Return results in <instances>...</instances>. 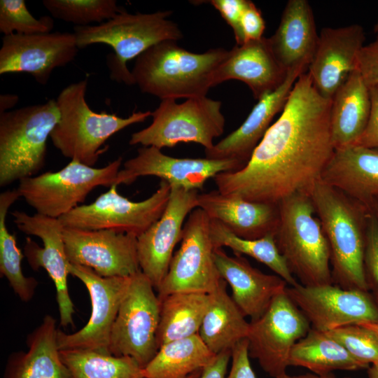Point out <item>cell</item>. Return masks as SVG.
<instances>
[{"mask_svg":"<svg viewBox=\"0 0 378 378\" xmlns=\"http://www.w3.org/2000/svg\"><path fill=\"white\" fill-rule=\"evenodd\" d=\"M364 269L368 290H373L378 307V220L370 211L367 219Z\"/></svg>","mask_w":378,"mask_h":378,"instance_id":"ab89813d","label":"cell"},{"mask_svg":"<svg viewBox=\"0 0 378 378\" xmlns=\"http://www.w3.org/2000/svg\"><path fill=\"white\" fill-rule=\"evenodd\" d=\"M275 58L267 38L248 41L229 50L213 77L214 87L234 79L246 83L253 97L259 99L276 89L287 74Z\"/></svg>","mask_w":378,"mask_h":378,"instance_id":"cb8c5ba5","label":"cell"},{"mask_svg":"<svg viewBox=\"0 0 378 378\" xmlns=\"http://www.w3.org/2000/svg\"><path fill=\"white\" fill-rule=\"evenodd\" d=\"M245 164L234 159L176 158L156 147L144 146L138 149L135 157L123 163L116 184H130L140 176H154L170 186L199 190L208 179L222 172L239 170Z\"/></svg>","mask_w":378,"mask_h":378,"instance_id":"ac0fdd59","label":"cell"},{"mask_svg":"<svg viewBox=\"0 0 378 378\" xmlns=\"http://www.w3.org/2000/svg\"><path fill=\"white\" fill-rule=\"evenodd\" d=\"M319 36L312 9L306 0H289L278 28L267 38L279 64L286 72H306L314 56Z\"/></svg>","mask_w":378,"mask_h":378,"instance_id":"d4e9b609","label":"cell"},{"mask_svg":"<svg viewBox=\"0 0 378 378\" xmlns=\"http://www.w3.org/2000/svg\"><path fill=\"white\" fill-rule=\"evenodd\" d=\"M214 258L221 278L231 288L232 300L251 321L261 317L273 299L286 291L287 283L283 279L262 272L241 255L230 256L218 248L214 249Z\"/></svg>","mask_w":378,"mask_h":378,"instance_id":"7402d4cb","label":"cell"},{"mask_svg":"<svg viewBox=\"0 0 378 378\" xmlns=\"http://www.w3.org/2000/svg\"><path fill=\"white\" fill-rule=\"evenodd\" d=\"M331 99L321 96L308 72L295 83L278 120L239 170L214 176L217 190L245 200L279 204L308 193L331 159Z\"/></svg>","mask_w":378,"mask_h":378,"instance_id":"6da1fadb","label":"cell"},{"mask_svg":"<svg viewBox=\"0 0 378 378\" xmlns=\"http://www.w3.org/2000/svg\"><path fill=\"white\" fill-rule=\"evenodd\" d=\"M321 180L369 209L378 198V148L350 145L335 149Z\"/></svg>","mask_w":378,"mask_h":378,"instance_id":"4316f807","label":"cell"},{"mask_svg":"<svg viewBox=\"0 0 378 378\" xmlns=\"http://www.w3.org/2000/svg\"><path fill=\"white\" fill-rule=\"evenodd\" d=\"M172 11L129 13L125 10L97 25L75 26L79 49L95 43L111 46L106 57L110 78L128 85L134 80L127 64L151 46L164 41H178L183 34L177 24L168 20Z\"/></svg>","mask_w":378,"mask_h":378,"instance_id":"5b68a950","label":"cell"},{"mask_svg":"<svg viewBox=\"0 0 378 378\" xmlns=\"http://www.w3.org/2000/svg\"><path fill=\"white\" fill-rule=\"evenodd\" d=\"M198 190L171 186L161 217L137 237V255L141 272L157 290L166 276L176 244L181 240L186 216L197 208Z\"/></svg>","mask_w":378,"mask_h":378,"instance_id":"ffe728a7","label":"cell"},{"mask_svg":"<svg viewBox=\"0 0 378 378\" xmlns=\"http://www.w3.org/2000/svg\"><path fill=\"white\" fill-rule=\"evenodd\" d=\"M197 208L235 235L257 239L276 234L279 223L278 204L251 202L220 193L218 190L198 194Z\"/></svg>","mask_w":378,"mask_h":378,"instance_id":"484cf974","label":"cell"},{"mask_svg":"<svg viewBox=\"0 0 378 378\" xmlns=\"http://www.w3.org/2000/svg\"><path fill=\"white\" fill-rule=\"evenodd\" d=\"M241 29L244 43L263 37L265 22L260 10L251 1L248 0L242 13Z\"/></svg>","mask_w":378,"mask_h":378,"instance_id":"7bdbcfd3","label":"cell"},{"mask_svg":"<svg viewBox=\"0 0 378 378\" xmlns=\"http://www.w3.org/2000/svg\"><path fill=\"white\" fill-rule=\"evenodd\" d=\"M88 79L71 83L56 99L58 122L50 138L66 158L93 167L104 150L102 146L113 134L135 123L145 121L152 112H133L127 118L106 112L97 113L85 100Z\"/></svg>","mask_w":378,"mask_h":378,"instance_id":"277c9868","label":"cell"},{"mask_svg":"<svg viewBox=\"0 0 378 378\" xmlns=\"http://www.w3.org/2000/svg\"><path fill=\"white\" fill-rule=\"evenodd\" d=\"M209 295V305L198 335L209 350L217 355L232 351L238 342L246 339L249 323L227 293L224 279Z\"/></svg>","mask_w":378,"mask_h":378,"instance_id":"f546056e","label":"cell"},{"mask_svg":"<svg viewBox=\"0 0 378 378\" xmlns=\"http://www.w3.org/2000/svg\"><path fill=\"white\" fill-rule=\"evenodd\" d=\"M20 197L17 189L0 194V273L8 280L13 291L23 302L34 296L38 281L23 274L21 262L23 254L18 247L15 234L6 225V218L10 206Z\"/></svg>","mask_w":378,"mask_h":378,"instance_id":"d590c367","label":"cell"},{"mask_svg":"<svg viewBox=\"0 0 378 378\" xmlns=\"http://www.w3.org/2000/svg\"><path fill=\"white\" fill-rule=\"evenodd\" d=\"M202 370H198L190 374L186 378H200Z\"/></svg>","mask_w":378,"mask_h":378,"instance_id":"f5cc1de1","label":"cell"},{"mask_svg":"<svg viewBox=\"0 0 378 378\" xmlns=\"http://www.w3.org/2000/svg\"><path fill=\"white\" fill-rule=\"evenodd\" d=\"M154 289L141 270L132 276L110 335L109 354L132 357L143 368L159 350L160 301Z\"/></svg>","mask_w":378,"mask_h":378,"instance_id":"30bf717a","label":"cell"},{"mask_svg":"<svg viewBox=\"0 0 378 378\" xmlns=\"http://www.w3.org/2000/svg\"><path fill=\"white\" fill-rule=\"evenodd\" d=\"M220 108V101L206 96L188 99L181 104L173 99H162L151 113L150 125L133 133L129 144L161 149L192 142L209 150L214 145V139L224 131L225 118Z\"/></svg>","mask_w":378,"mask_h":378,"instance_id":"ba28073f","label":"cell"},{"mask_svg":"<svg viewBox=\"0 0 378 378\" xmlns=\"http://www.w3.org/2000/svg\"><path fill=\"white\" fill-rule=\"evenodd\" d=\"M63 239L69 263L89 267L102 276H131L141 270L135 235L64 227Z\"/></svg>","mask_w":378,"mask_h":378,"instance_id":"e0dca14e","label":"cell"},{"mask_svg":"<svg viewBox=\"0 0 378 378\" xmlns=\"http://www.w3.org/2000/svg\"><path fill=\"white\" fill-rule=\"evenodd\" d=\"M209 3L220 13L234 33L237 45L244 43L241 19L248 0H211Z\"/></svg>","mask_w":378,"mask_h":378,"instance_id":"60d3db41","label":"cell"},{"mask_svg":"<svg viewBox=\"0 0 378 378\" xmlns=\"http://www.w3.org/2000/svg\"><path fill=\"white\" fill-rule=\"evenodd\" d=\"M247 339L238 342L232 349L231 366L225 378H256L250 363Z\"/></svg>","mask_w":378,"mask_h":378,"instance_id":"ee69618b","label":"cell"},{"mask_svg":"<svg viewBox=\"0 0 378 378\" xmlns=\"http://www.w3.org/2000/svg\"><path fill=\"white\" fill-rule=\"evenodd\" d=\"M365 41V31L360 24L322 29L307 71L321 96L331 99L356 70L357 58Z\"/></svg>","mask_w":378,"mask_h":378,"instance_id":"44dd1931","label":"cell"},{"mask_svg":"<svg viewBox=\"0 0 378 378\" xmlns=\"http://www.w3.org/2000/svg\"><path fill=\"white\" fill-rule=\"evenodd\" d=\"M368 378H378V365H372L368 368Z\"/></svg>","mask_w":378,"mask_h":378,"instance_id":"681fc988","label":"cell"},{"mask_svg":"<svg viewBox=\"0 0 378 378\" xmlns=\"http://www.w3.org/2000/svg\"><path fill=\"white\" fill-rule=\"evenodd\" d=\"M210 237L214 248L228 247L237 255H248L265 265L290 286L298 284L278 248L274 234L257 239H243L210 219Z\"/></svg>","mask_w":378,"mask_h":378,"instance_id":"836d02e7","label":"cell"},{"mask_svg":"<svg viewBox=\"0 0 378 378\" xmlns=\"http://www.w3.org/2000/svg\"><path fill=\"white\" fill-rule=\"evenodd\" d=\"M69 272L88 289L92 310L85 326L76 332L66 334L58 330V348L59 350L89 349L109 354L111 330L132 276L104 277L89 267L71 263L69 264Z\"/></svg>","mask_w":378,"mask_h":378,"instance_id":"5bb4252c","label":"cell"},{"mask_svg":"<svg viewBox=\"0 0 378 378\" xmlns=\"http://www.w3.org/2000/svg\"><path fill=\"white\" fill-rule=\"evenodd\" d=\"M78 50L74 33L4 36L0 74L25 72L38 83L46 85L53 70L72 62Z\"/></svg>","mask_w":378,"mask_h":378,"instance_id":"d6986e66","label":"cell"},{"mask_svg":"<svg viewBox=\"0 0 378 378\" xmlns=\"http://www.w3.org/2000/svg\"><path fill=\"white\" fill-rule=\"evenodd\" d=\"M371 109L367 126L354 145L378 148V85L369 88Z\"/></svg>","mask_w":378,"mask_h":378,"instance_id":"f6af8a7d","label":"cell"},{"mask_svg":"<svg viewBox=\"0 0 378 378\" xmlns=\"http://www.w3.org/2000/svg\"><path fill=\"white\" fill-rule=\"evenodd\" d=\"M370 90L358 70L339 88L330 105V129L335 149L354 145L370 117Z\"/></svg>","mask_w":378,"mask_h":378,"instance_id":"f1b7e54d","label":"cell"},{"mask_svg":"<svg viewBox=\"0 0 378 378\" xmlns=\"http://www.w3.org/2000/svg\"><path fill=\"white\" fill-rule=\"evenodd\" d=\"M59 119L56 99L0 113V186L33 176L44 166L47 139Z\"/></svg>","mask_w":378,"mask_h":378,"instance_id":"52a82bcc","label":"cell"},{"mask_svg":"<svg viewBox=\"0 0 378 378\" xmlns=\"http://www.w3.org/2000/svg\"><path fill=\"white\" fill-rule=\"evenodd\" d=\"M198 335L161 346L143 368L145 378H186L202 370L216 357Z\"/></svg>","mask_w":378,"mask_h":378,"instance_id":"d6a6232c","label":"cell"},{"mask_svg":"<svg viewBox=\"0 0 378 378\" xmlns=\"http://www.w3.org/2000/svg\"><path fill=\"white\" fill-rule=\"evenodd\" d=\"M278 206L275 239L291 273L303 286L332 284L329 244L309 195L293 194Z\"/></svg>","mask_w":378,"mask_h":378,"instance_id":"8992f818","label":"cell"},{"mask_svg":"<svg viewBox=\"0 0 378 378\" xmlns=\"http://www.w3.org/2000/svg\"><path fill=\"white\" fill-rule=\"evenodd\" d=\"M19 97L15 94H2L0 96V113L12 110L18 103Z\"/></svg>","mask_w":378,"mask_h":378,"instance_id":"7dc6e473","label":"cell"},{"mask_svg":"<svg viewBox=\"0 0 378 378\" xmlns=\"http://www.w3.org/2000/svg\"><path fill=\"white\" fill-rule=\"evenodd\" d=\"M231 354L232 351H225L217 354L202 370L200 378H225Z\"/></svg>","mask_w":378,"mask_h":378,"instance_id":"bcb514c9","label":"cell"},{"mask_svg":"<svg viewBox=\"0 0 378 378\" xmlns=\"http://www.w3.org/2000/svg\"><path fill=\"white\" fill-rule=\"evenodd\" d=\"M356 70L368 88L378 85V34L374 41L364 46L360 50L357 58Z\"/></svg>","mask_w":378,"mask_h":378,"instance_id":"b9f144b4","label":"cell"},{"mask_svg":"<svg viewBox=\"0 0 378 378\" xmlns=\"http://www.w3.org/2000/svg\"><path fill=\"white\" fill-rule=\"evenodd\" d=\"M358 360L378 365V332L354 324L325 332Z\"/></svg>","mask_w":378,"mask_h":378,"instance_id":"f35d334b","label":"cell"},{"mask_svg":"<svg viewBox=\"0 0 378 378\" xmlns=\"http://www.w3.org/2000/svg\"><path fill=\"white\" fill-rule=\"evenodd\" d=\"M286 292L312 328L322 332L354 324L378 323V307L367 291L328 284H298Z\"/></svg>","mask_w":378,"mask_h":378,"instance_id":"9a60e30c","label":"cell"},{"mask_svg":"<svg viewBox=\"0 0 378 378\" xmlns=\"http://www.w3.org/2000/svg\"><path fill=\"white\" fill-rule=\"evenodd\" d=\"M122 162L119 157L95 168L71 160L59 171L21 179L17 190L37 214L59 218L78 206L96 187L117 185Z\"/></svg>","mask_w":378,"mask_h":378,"instance_id":"9c48e42d","label":"cell"},{"mask_svg":"<svg viewBox=\"0 0 378 378\" xmlns=\"http://www.w3.org/2000/svg\"><path fill=\"white\" fill-rule=\"evenodd\" d=\"M56 321L46 315L28 336V350L8 358L4 378H71L57 344Z\"/></svg>","mask_w":378,"mask_h":378,"instance_id":"83f0119b","label":"cell"},{"mask_svg":"<svg viewBox=\"0 0 378 378\" xmlns=\"http://www.w3.org/2000/svg\"><path fill=\"white\" fill-rule=\"evenodd\" d=\"M228 53L222 48L192 52L176 41H164L136 58L131 73L143 93L161 100L205 97L214 87V72Z\"/></svg>","mask_w":378,"mask_h":378,"instance_id":"3957f363","label":"cell"},{"mask_svg":"<svg viewBox=\"0 0 378 378\" xmlns=\"http://www.w3.org/2000/svg\"><path fill=\"white\" fill-rule=\"evenodd\" d=\"M378 332V323H365L359 324Z\"/></svg>","mask_w":378,"mask_h":378,"instance_id":"816d5d0a","label":"cell"},{"mask_svg":"<svg viewBox=\"0 0 378 378\" xmlns=\"http://www.w3.org/2000/svg\"><path fill=\"white\" fill-rule=\"evenodd\" d=\"M42 4L53 18L83 27L101 24L125 10L115 0H43Z\"/></svg>","mask_w":378,"mask_h":378,"instance_id":"8d00e7d4","label":"cell"},{"mask_svg":"<svg viewBox=\"0 0 378 378\" xmlns=\"http://www.w3.org/2000/svg\"><path fill=\"white\" fill-rule=\"evenodd\" d=\"M53 27L54 20L50 16L35 18L24 0L0 1V32L4 36L50 33Z\"/></svg>","mask_w":378,"mask_h":378,"instance_id":"74e56055","label":"cell"},{"mask_svg":"<svg viewBox=\"0 0 378 378\" xmlns=\"http://www.w3.org/2000/svg\"><path fill=\"white\" fill-rule=\"evenodd\" d=\"M374 31L378 34V18H377V21L374 25Z\"/></svg>","mask_w":378,"mask_h":378,"instance_id":"db71d44e","label":"cell"},{"mask_svg":"<svg viewBox=\"0 0 378 378\" xmlns=\"http://www.w3.org/2000/svg\"><path fill=\"white\" fill-rule=\"evenodd\" d=\"M160 316L157 332L158 345L198 335L208 309L207 293L179 292L160 300Z\"/></svg>","mask_w":378,"mask_h":378,"instance_id":"1f68e13d","label":"cell"},{"mask_svg":"<svg viewBox=\"0 0 378 378\" xmlns=\"http://www.w3.org/2000/svg\"><path fill=\"white\" fill-rule=\"evenodd\" d=\"M181 241L180 248L156 290L160 300L179 292L209 294L223 279L214 258L210 218L202 209L196 208L189 214Z\"/></svg>","mask_w":378,"mask_h":378,"instance_id":"7c38bea8","label":"cell"},{"mask_svg":"<svg viewBox=\"0 0 378 378\" xmlns=\"http://www.w3.org/2000/svg\"><path fill=\"white\" fill-rule=\"evenodd\" d=\"M71 378H145L143 368L130 356L89 349L59 350Z\"/></svg>","mask_w":378,"mask_h":378,"instance_id":"e575fe53","label":"cell"},{"mask_svg":"<svg viewBox=\"0 0 378 378\" xmlns=\"http://www.w3.org/2000/svg\"><path fill=\"white\" fill-rule=\"evenodd\" d=\"M300 70L290 71L284 82L274 90L261 97L244 122L234 132L209 149L206 158L234 159L245 164L270 128L274 116L283 111Z\"/></svg>","mask_w":378,"mask_h":378,"instance_id":"603a6c76","label":"cell"},{"mask_svg":"<svg viewBox=\"0 0 378 378\" xmlns=\"http://www.w3.org/2000/svg\"><path fill=\"white\" fill-rule=\"evenodd\" d=\"M369 210L378 220V198L376 199L369 208Z\"/></svg>","mask_w":378,"mask_h":378,"instance_id":"f907efd6","label":"cell"},{"mask_svg":"<svg viewBox=\"0 0 378 378\" xmlns=\"http://www.w3.org/2000/svg\"><path fill=\"white\" fill-rule=\"evenodd\" d=\"M11 214L21 232L41 239L43 246L27 237L24 246V255L31 268H43L52 280L56 288L60 326L73 325L74 308L67 286L69 262L65 252L63 225L58 218L37 213L29 215L16 210Z\"/></svg>","mask_w":378,"mask_h":378,"instance_id":"2e32d148","label":"cell"},{"mask_svg":"<svg viewBox=\"0 0 378 378\" xmlns=\"http://www.w3.org/2000/svg\"><path fill=\"white\" fill-rule=\"evenodd\" d=\"M289 365L307 368L318 375L336 370L356 371L370 367L356 359L325 332L312 328L293 346Z\"/></svg>","mask_w":378,"mask_h":378,"instance_id":"4dcf8cb0","label":"cell"},{"mask_svg":"<svg viewBox=\"0 0 378 378\" xmlns=\"http://www.w3.org/2000/svg\"><path fill=\"white\" fill-rule=\"evenodd\" d=\"M113 185L93 202L79 205L58 219L64 227L111 230L139 237L163 214L171 186L160 180L158 190L148 198L133 202L120 195Z\"/></svg>","mask_w":378,"mask_h":378,"instance_id":"8fae6325","label":"cell"},{"mask_svg":"<svg viewBox=\"0 0 378 378\" xmlns=\"http://www.w3.org/2000/svg\"><path fill=\"white\" fill-rule=\"evenodd\" d=\"M308 194L329 244L333 284L368 291L364 255L370 210L321 179Z\"/></svg>","mask_w":378,"mask_h":378,"instance_id":"7a4b0ae2","label":"cell"},{"mask_svg":"<svg viewBox=\"0 0 378 378\" xmlns=\"http://www.w3.org/2000/svg\"><path fill=\"white\" fill-rule=\"evenodd\" d=\"M310 329V323L285 291L273 299L261 317L249 323V356L276 378L286 373L293 346Z\"/></svg>","mask_w":378,"mask_h":378,"instance_id":"4fadbf2b","label":"cell"},{"mask_svg":"<svg viewBox=\"0 0 378 378\" xmlns=\"http://www.w3.org/2000/svg\"><path fill=\"white\" fill-rule=\"evenodd\" d=\"M276 378H336L332 373L328 374L318 375L312 372L301 374L298 375H290L287 373H284ZM348 378V377H346Z\"/></svg>","mask_w":378,"mask_h":378,"instance_id":"c3c4849f","label":"cell"}]
</instances>
